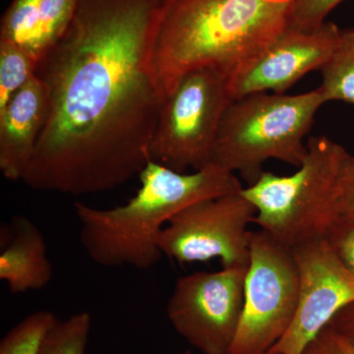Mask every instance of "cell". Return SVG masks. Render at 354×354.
Returning a JSON list of instances; mask_svg holds the SVG:
<instances>
[{"instance_id": "30bf717a", "label": "cell", "mask_w": 354, "mask_h": 354, "mask_svg": "<svg viewBox=\"0 0 354 354\" xmlns=\"http://www.w3.org/2000/svg\"><path fill=\"white\" fill-rule=\"evenodd\" d=\"M298 274L297 313L290 329L268 354H302L337 312L354 302V274L326 237L291 249Z\"/></svg>"}, {"instance_id": "d6986e66", "label": "cell", "mask_w": 354, "mask_h": 354, "mask_svg": "<svg viewBox=\"0 0 354 354\" xmlns=\"http://www.w3.org/2000/svg\"><path fill=\"white\" fill-rule=\"evenodd\" d=\"M43 0H13L1 18L0 41H11L32 55Z\"/></svg>"}, {"instance_id": "ba28073f", "label": "cell", "mask_w": 354, "mask_h": 354, "mask_svg": "<svg viewBox=\"0 0 354 354\" xmlns=\"http://www.w3.org/2000/svg\"><path fill=\"white\" fill-rule=\"evenodd\" d=\"M248 266L177 279L167 304V318L174 330L202 353H230L243 312Z\"/></svg>"}, {"instance_id": "4fadbf2b", "label": "cell", "mask_w": 354, "mask_h": 354, "mask_svg": "<svg viewBox=\"0 0 354 354\" xmlns=\"http://www.w3.org/2000/svg\"><path fill=\"white\" fill-rule=\"evenodd\" d=\"M11 227L12 239L0 254V279L13 295L46 288L53 268L44 234L24 216H14Z\"/></svg>"}, {"instance_id": "e0dca14e", "label": "cell", "mask_w": 354, "mask_h": 354, "mask_svg": "<svg viewBox=\"0 0 354 354\" xmlns=\"http://www.w3.org/2000/svg\"><path fill=\"white\" fill-rule=\"evenodd\" d=\"M58 319L46 310L34 312L9 330L0 342V354H39L46 334Z\"/></svg>"}, {"instance_id": "52a82bcc", "label": "cell", "mask_w": 354, "mask_h": 354, "mask_svg": "<svg viewBox=\"0 0 354 354\" xmlns=\"http://www.w3.org/2000/svg\"><path fill=\"white\" fill-rule=\"evenodd\" d=\"M241 324L228 354H268L290 329L299 274L292 251L261 230L250 232Z\"/></svg>"}, {"instance_id": "2e32d148", "label": "cell", "mask_w": 354, "mask_h": 354, "mask_svg": "<svg viewBox=\"0 0 354 354\" xmlns=\"http://www.w3.org/2000/svg\"><path fill=\"white\" fill-rule=\"evenodd\" d=\"M79 0H43L32 55L41 59L62 39L73 20Z\"/></svg>"}, {"instance_id": "8fae6325", "label": "cell", "mask_w": 354, "mask_h": 354, "mask_svg": "<svg viewBox=\"0 0 354 354\" xmlns=\"http://www.w3.org/2000/svg\"><path fill=\"white\" fill-rule=\"evenodd\" d=\"M339 32L333 23L312 31L288 28L230 76L232 101L256 93L283 94L305 74L320 70L335 50Z\"/></svg>"}, {"instance_id": "cb8c5ba5", "label": "cell", "mask_w": 354, "mask_h": 354, "mask_svg": "<svg viewBox=\"0 0 354 354\" xmlns=\"http://www.w3.org/2000/svg\"><path fill=\"white\" fill-rule=\"evenodd\" d=\"M341 218L354 223V158L349 167L346 183H344Z\"/></svg>"}, {"instance_id": "7a4b0ae2", "label": "cell", "mask_w": 354, "mask_h": 354, "mask_svg": "<svg viewBox=\"0 0 354 354\" xmlns=\"http://www.w3.org/2000/svg\"><path fill=\"white\" fill-rule=\"evenodd\" d=\"M295 1L167 0L152 53L164 100L194 70H215L230 78L288 29Z\"/></svg>"}, {"instance_id": "5b68a950", "label": "cell", "mask_w": 354, "mask_h": 354, "mask_svg": "<svg viewBox=\"0 0 354 354\" xmlns=\"http://www.w3.org/2000/svg\"><path fill=\"white\" fill-rule=\"evenodd\" d=\"M319 88L288 95L256 93L234 100L225 109L218 129L213 164L257 183L263 165L276 158L300 167L308 149L304 137L325 104Z\"/></svg>"}, {"instance_id": "ffe728a7", "label": "cell", "mask_w": 354, "mask_h": 354, "mask_svg": "<svg viewBox=\"0 0 354 354\" xmlns=\"http://www.w3.org/2000/svg\"><path fill=\"white\" fill-rule=\"evenodd\" d=\"M342 0H295L291 12V29L312 31L324 24L328 14Z\"/></svg>"}, {"instance_id": "603a6c76", "label": "cell", "mask_w": 354, "mask_h": 354, "mask_svg": "<svg viewBox=\"0 0 354 354\" xmlns=\"http://www.w3.org/2000/svg\"><path fill=\"white\" fill-rule=\"evenodd\" d=\"M329 325L354 346V302L337 312Z\"/></svg>"}, {"instance_id": "6da1fadb", "label": "cell", "mask_w": 354, "mask_h": 354, "mask_svg": "<svg viewBox=\"0 0 354 354\" xmlns=\"http://www.w3.org/2000/svg\"><path fill=\"white\" fill-rule=\"evenodd\" d=\"M167 3L79 0L68 29L38 62L50 111L26 185L90 194L143 171L165 102L152 53Z\"/></svg>"}, {"instance_id": "ac0fdd59", "label": "cell", "mask_w": 354, "mask_h": 354, "mask_svg": "<svg viewBox=\"0 0 354 354\" xmlns=\"http://www.w3.org/2000/svg\"><path fill=\"white\" fill-rule=\"evenodd\" d=\"M91 329L92 316L88 312L57 320L44 337L39 354H86Z\"/></svg>"}, {"instance_id": "5bb4252c", "label": "cell", "mask_w": 354, "mask_h": 354, "mask_svg": "<svg viewBox=\"0 0 354 354\" xmlns=\"http://www.w3.org/2000/svg\"><path fill=\"white\" fill-rule=\"evenodd\" d=\"M320 71L323 81L318 88L326 102L354 104V28L341 30L335 50Z\"/></svg>"}, {"instance_id": "3957f363", "label": "cell", "mask_w": 354, "mask_h": 354, "mask_svg": "<svg viewBox=\"0 0 354 354\" xmlns=\"http://www.w3.org/2000/svg\"><path fill=\"white\" fill-rule=\"evenodd\" d=\"M139 177L141 187L122 206L74 204L81 245L97 265L151 269L164 256L158 236L177 213L201 200L243 189L234 172L216 164L185 174L150 160Z\"/></svg>"}, {"instance_id": "7402d4cb", "label": "cell", "mask_w": 354, "mask_h": 354, "mask_svg": "<svg viewBox=\"0 0 354 354\" xmlns=\"http://www.w3.org/2000/svg\"><path fill=\"white\" fill-rule=\"evenodd\" d=\"M302 354H354V346L328 325L314 337Z\"/></svg>"}, {"instance_id": "9c48e42d", "label": "cell", "mask_w": 354, "mask_h": 354, "mask_svg": "<svg viewBox=\"0 0 354 354\" xmlns=\"http://www.w3.org/2000/svg\"><path fill=\"white\" fill-rule=\"evenodd\" d=\"M255 207L241 192L201 200L177 213L162 228V255L179 264L220 258L223 267L248 266V225Z\"/></svg>"}, {"instance_id": "7c38bea8", "label": "cell", "mask_w": 354, "mask_h": 354, "mask_svg": "<svg viewBox=\"0 0 354 354\" xmlns=\"http://www.w3.org/2000/svg\"><path fill=\"white\" fill-rule=\"evenodd\" d=\"M50 111L48 88L37 76L0 111V169L8 180H22L24 177Z\"/></svg>"}, {"instance_id": "44dd1931", "label": "cell", "mask_w": 354, "mask_h": 354, "mask_svg": "<svg viewBox=\"0 0 354 354\" xmlns=\"http://www.w3.org/2000/svg\"><path fill=\"white\" fill-rule=\"evenodd\" d=\"M326 239L342 264L354 274V223L339 218L330 228Z\"/></svg>"}, {"instance_id": "d4e9b609", "label": "cell", "mask_w": 354, "mask_h": 354, "mask_svg": "<svg viewBox=\"0 0 354 354\" xmlns=\"http://www.w3.org/2000/svg\"><path fill=\"white\" fill-rule=\"evenodd\" d=\"M171 354H193L192 353H191V351H184V353H171Z\"/></svg>"}, {"instance_id": "8992f818", "label": "cell", "mask_w": 354, "mask_h": 354, "mask_svg": "<svg viewBox=\"0 0 354 354\" xmlns=\"http://www.w3.org/2000/svg\"><path fill=\"white\" fill-rule=\"evenodd\" d=\"M232 102L227 77L220 72L204 68L185 74L160 109L151 160L177 172L213 164L221 120Z\"/></svg>"}, {"instance_id": "9a60e30c", "label": "cell", "mask_w": 354, "mask_h": 354, "mask_svg": "<svg viewBox=\"0 0 354 354\" xmlns=\"http://www.w3.org/2000/svg\"><path fill=\"white\" fill-rule=\"evenodd\" d=\"M38 60L11 41H0V111L36 76Z\"/></svg>"}, {"instance_id": "277c9868", "label": "cell", "mask_w": 354, "mask_h": 354, "mask_svg": "<svg viewBox=\"0 0 354 354\" xmlns=\"http://www.w3.org/2000/svg\"><path fill=\"white\" fill-rule=\"evenodd\" d=\"M307 149L295 174L264 171L241 190L257 211L253 223L290 249L324 239L341 218L344 183L354 158L325 136L310 138Z\"/></svg>"}]
</instances>
